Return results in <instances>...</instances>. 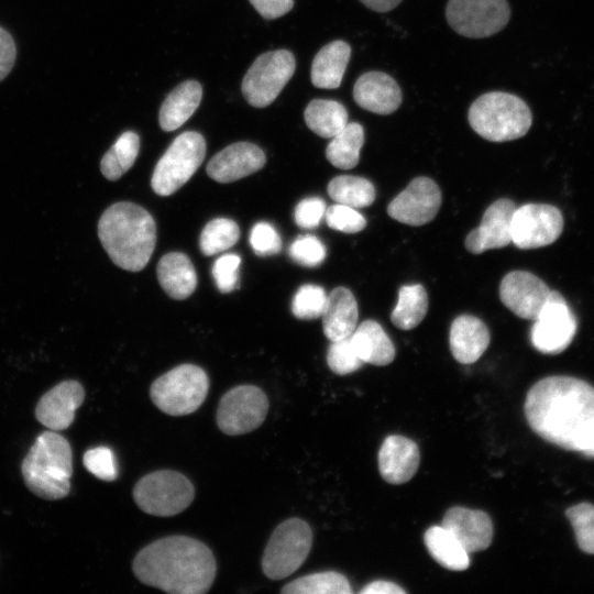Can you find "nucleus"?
I'll list each match as a JSON object with an SVG mask.
<instances>
[{
  "mask_svg": "<svg viewBox=\"0 0 594 594\" xmlns=\"http://www.w3.org/2000/svg\"><path fill=\"white\" fill-rule=\"evenodd\" d=\"M353 98L363 109L377 114H391L403 100L398 84L383 72L361 75L353 87Z\"/></svg>",
  "mask_w": 594,
  "mask_h": 594,
  "instance_id": "4be33fe9",
  "label": "nucleus"
},
{
  "mask_svg": "<svg viewBox=\"0 0 594 594\" xmlns=\"http://www.w3.org/2000/svg\"><path fill=\"white\" fill-rule=\"evenodd\" d=\"M563 216L548 204H526L516 207L512 218V243L531 250L553 243L562 233Z\"/></svg>",
  "mask_w": 594,
  "mask_h": 594,
  "instance_id": "4468645a",
  "label": "nucleus"
},
{
  "mask_svg": "<svg viewBox=\"0 0 594 594\" xmlns=\"http://www.w3.org/2000/svg\"><path fill=\"white\" fill-rule=\"evenodd\" d=\"M295 69L296 59L287 50L261 54L244 75L241 85L243 97L252 107L270 106L293 77Z\"/></svg>",
  "mask_w": 594,
  "mask_h": 594,
  "instance_id": "9d476101",
  "label": "nucleus"
},
{
  "mask_svg": "<svg viewBox=\"0 0 594 594\" xmlns=\"http://www.w3.org/2000/svg\"><path fill=\"white\" fill-rule=\"evenodd\" d=\"M290 258L305 267H316L320 265L327 255L322 242L315 235L298 237L289 246Z\"/></svg>",
  "mask_w": 594,
  "mask_h": 594,
  "instance_id": "ea45409f",
  "label": "nucleus"
},
{
  "mask_svg": "<svg viewBox=\"0 0 594 594\" xmlns=\"http://www.w3.org/2000/svg\"><path fill=\"white\" fill-rule=\"evenodd\" d=\"M209 391L207 373L195 364H180L157 377L150 387L153 404L170 416L195 413Z\"/></svg>",
  "mask_w": 594,
  "mask_h": 594,
  "instance_id": "423d86ee",
  "label": "nucleus"
},
{
  "mask_svg": "<svg viewBox=\"0 0 594 594\" xmlns=\"http://www.w3.org/2000/svg\"><path fill=\"white\" fill-rule=\"evenodd\" d=\"M551 293L549 286L535 274L527 271H512L499 285L502 302L516 316L535 320Z\"/></svg>",
  "mask_w": 594,
  "mask_h": 594,
  "instance_id": "dca6fc26",
  "label": "nucleus"
},
{
  "mask_svg": "<svg viewBox=\"0 0 594 594\" xmlns=\"http://www.w3.org/2000/svg\"><path fill=\"white\" fill-rule=\"evenodd\" d=\"M268 411L266 394L254 385H239L228 391L220 399L216 420L219 429L229 436L257 429Z\"/></svg>",
  "mask_w": 594,
  "mask_h": 594,
  "instance_id": "f8f14e48",
  "label": "nucleus"
},
{
  "mask_svg": "<svg viewBox=\"0 0 594 594\" xmlns=\"http://www.w3.org/2000/svg\"><path fill=\"white\" fill-rule=\"evenodd\" d=\"M351 56V47L344 41L324 45L315 56L310 78L317 88L336 89L340 86Z\"/></svg>",
  "mask_w": 594,
  "mask_h": 594,
  "instance_id": "bb28decb",
  "label": "nucleus"
},
{
  "mask_svg": "<svg viewBox=\"0 0 594 594\" xmlns=\"http://www.w3.org/2000/svg\"><path fill=\"white\" fill-rule=\"evenodd\" d=\"M525 415L531 429L565 450L594 458V387L570 376H549L528 392Z\"/></svg>",
  "mask_w": 594,
  "mask_h": 594,
  "instance_id": "f257e3e1",
  "label": "nucleus"
},
{
  "mask_svg": "<svg viewBox=\"0 0 594 594\" xmlns=\"http://www.w3.org/2000/svg\"><path fill=\"white\" fill-rule=\"evenodd\" d=\"M250 244L258 256H270L279 253L282 239L276 229L268 222H257L250 232Z\"/></svg>",
  "mask_w": 594,
  "mask_h": 594,
  "instance_id": "c03bdc74",
  "label": "nucleus"
},
{
  "mask_svg": "<svg viewBox=\"0 0 594 594\" xmlns=\"http://www.w3.org/2000/svg\"><path fill=\"white\" fill-rule=\"evenodd\" d=\"M329 369L338 375H346L361 369L364 362L353 349L350 337L333 341L327 352Z\"/></svg>",
  "mask_w": 594,
  "mask_h": 594,
  "instance_id": "58836bf2",
  "label": "nucleus"
},
{
  "mask_svg": "<svg viewBox=\"0 0 594 594\" xmlns=\"http://www.w3.org/2000/svg\"><path fill=\"white\" fill-rule=\"evenodd\" d=\"M530 330V341L544 354H558L572 342L576 332V319L563 296L551 290L547 302Z\"/></svg>",
  "mask_w": 594,
  "mask_h": 594,
  "instance_id": "ddd939ff",
  "label": "nucleus"
},
{
  "mask_svg": "<svg viewBox=\"0 0 594 594\" xmlns=\"http://www.w3.org/2000/svg\"><path fill=\"white\" fill-rule=\"evenodd\" d=\"M580 549L594 554V506L587 503L578 504L566 509Z\"/></svg>",
  "mask_w": 594,
  "mask_h": 594,
  "instance_id": "4c0bfd02",
  "label": "nucleus"
},
{
  "mask_svg": "<svg viewBox=\"0 0 594 594\" xmlns=\"http://www.w3.org/2000/svg\"><path fill=\"white\" fill-rule=\"evenodd\" d=\"M406 593L399 585L388 581H374L366 584L360 594H404Z\"/></svg>",
  "mask_w": 594,
  "mask_h": 594,
  "instance_id": "09e8293b",
  "label": "nucleus"
},
{
  "mask_svg": "<svg viewBox=\"0 0 594 594\" xmlns=\"http://www.w3.org/2000/svg\"><path fill=\"white\" fill-rule=\"evenodd\" d=\"M240 239L237 222L228 218H216L209 221L201 231L199 246L207 256L229 250Z\"/></svg>",
  "mask_w": 594,
  "mask_h": 594,
  "instance_id": "c9c22d12",
  "label": "nucleus"
},
{
  "mask_svg": "<svg viewBox=\"0 0 594 594\" xmlns=\"http://www.w3.org/2000/svg\"><path fill=\"white\" fill-rule=\"evenodd\" d=\"M304 118L314 133L326 139H332L348 124V111L336 100H311L305 109Z\"/></svg>",
  "mask_w": 594,
  "mask_h": 594,
  "instance_id": "c756f323",
  "label": "nucleus"
},
{
  "mask_svg": "<svg viewBox=\"0 0 594 594\" xmlns=\"http://www.w3.org/2000/svg\"><path fill=\"white\" fill-rule=\"evenodd\" d=\"M365 7L376 12H387L396 8L402 0H360Z\"/></svg>",
  "mask_w": 594,
  "mask_h": 594,
  "instance_id": "8fccbe9b",
  "label": "nucleus"
},
{
  "mask_svg": "<svg viewBox=\"0 0 594 594\" xmlns=\"http://www.w3.org/2000/svg\"><path fill=\"white\" fill-rule=\"evenodd\" d=\"M430 556L443 568L463 571L470 565L469 552L443 526H432L424 535Z\"/></svg>",
  "mask_w": 594,
  "mask_h": 594,
  "instance_id": "c85d7f7f",
  "label": "nucleus"
},
{
  "mask_svg": "<svg viewBox=\"0 0 594 594\" xmlns=\"http://www.w3.org/2000/svg\"><path fill=\"white\" fill-rule=\"evenodd\" d=\"M253 8L266 20L285 15L294 7V0H249Z\"/></svg>",
  "mask_w": 594,
  "mask_h": 594,
  "instance_id": "de8ad7c7",
  "label": "nucleus"
},
{
  "mask_svg": "<svg viewBox=\"0 0 594 594\" xmlns=\"http://www.w3.org/2000/svg\"><path fill=\"white\" fill-rule=\"evenodd\" d=\"M446 18L458 34L481 38L506 26L510 8L507 0H449Z\"/></svg>",
  "mask_w": 594,
  "mask_h": 594,
  "instance_id": "9b49d317",
  "label": "nucleus"
},
{
  "mask_svg": "<svg viewBox=\"0 0 594 594\" xmlns=\"http://www.w3.org/2000/svg\"><path fill=\"white\" fill-rule=\"evenodd\" d=\"M351 343L364 363L384 366L393 362L395 346L382 326L374 320H365L359 324L352 336Z\"/></svg>",
  "mask_w": 594,
  "mask_h": 594,
  "instance_id": "cd10ccee",
  "label": "nucleus"
},
{
  "mask_svg": "<svg viewBox=\"0 0 594 594\" xmlns=\"http://www.w3.org/2000/svg\"><path fill=\"white\" fill-rule=\"evenodd\" d=\"M284 594H351L348 579L336 571H324L298 578L286 584Z\"/></svg>",
  "mask_w": 594,
  "mask_h": 594,
  "instance_id": "f704fd0d",
  "label": "nucleus"
},
{
  "mask_svg": "<svg viewBox=\"0 0 594 594\" xmlns=\"http://www.w3.org/2000/svg\"><path fill=\"white\" fill-rule=\"evenodd\" d=\"M471 128L492 142L513 141L524 136L532 123V114L518 96L491 91L480 96L468 114Z\"/></svg>",
  "mask_w": 594,
  "mask_h": 594,
  "instance_id": "39448f33",
  "label": "nucleus"
},
{
  "mask_svg": "<svg viewBox=\"0 0 594 594\" xmlns=\"http://www.w3.org/2000/svg\"><path fill=\"white\" fill-rule=\"evenodd\" d=\"M132 569L139 581L173 594H204L211 587L217 563L211 550L188 536H168L141 549Z\"/></svg>",
  "mask_w": 594,
  "mask_h": 594,
  "instance_id": "f03ea898",
  "label": "nucleus"
},
{
  "mask_svg": "<svg viewBox=\"0 0 594 594\" xmlns=\"http://www.w3.org/2000/svg\"><path fill=\"white\" fill-rule=\"evenodd\" d=\"M139 151V135L133 131L123 132L101 158L102 175L108 180H118L133 166Z\"/></svg>",
  "mask_w": 594,
  "mask_h": 594,
  "instance_id": "473e14b6",
  "label": "nucleus"
},
{
  "mask_svg": "<svg viewBox=\"0 0 594 594\" xmlns=\"http://www.w3.org/2000/svg\"><path fill=\"white\" fill-rule=\"evenodd\" d=\"M312 543L310 526L300 518L280 522L264 549L262 571L270 580L293 574L306 560Z\"/></svg>",
  "mask_w": 594,
  "mask_h": 594,
  "instance_id": "6e6552de",
  "label": "nucleus"
},
{
  "mask_svg": "<svg viewBox=\"0 0 594 594\" xmlns=\"http://www.w3.org/2000/svg\"><path fill=\"white\" fill-rule=\"evenodd\" d=\"M324 217L328 227L344 233H356L366 227L365 218L355 208L342 204L328 207Z\"/></svg>",
  "mask_w": 594,
  "mask_h": 594,
  "instance_id": "a19ab883",
  "label": "nucleus"
},
{
  "mask_svg": "<svg viewBox=\"0 0 594 594\" xmlns=\"http://www.w3.org/2000/svg\"><path fill=\"white\" fill-rule=\"evenodd\" d=\"M363 143V127L358 122H348L329 142L326 157L337 168L351 169L359 163Z\"/></svg>",
  "mask_w": 594,
  "mask_h": 594,
  "instance_id": "7c9ffc66",
  "label": "nucleus"
},
{
  "mask_svg": "<svg viewBox=\"0 0 594 594\" xmlns=\"http://www.w3.org/2000/svg\"><path fill=\"white\" fill-rule=\"evenodd\" d=\"M327 294L321 286L305 284L298 288L292 300L293 315L301 320H311L322 316Z\"/></svg>",
  "mask_w": 594,
  "mask_h": 594,
  "instance_id": "e433bc0d",
  "label": "nucleus"
},
{
  "mask_svg": "<svg viewBox=\"0 0 594 594\" xmlns=\"http://www.w3.org/2000/svg\"><path fill=\"white\" fill-rule=\"evenodd\" d=\"M321 317L323 333L331 342L351 337L359 319L358 302L352 292L342 286L332 289Z\"/></svg>",
  "mask_w": 594,
  "mask_h": 594,
  "instance_id": "b1692460",
  "label": "nucleus"
},
{
  "mask_svg": "<svg viewBox=\"0 0 594 594\" xmlns=\"http://www.w3.org/2000/svg\"><path fill=\"white\" fill-rule=\"evenodd\" d=\"M514 201L502 198L485 210L481 223L465 238V248L472 254L501 249L512 243V218L516 209Z\"/></svg>",
  "mask_w": 594,
  "mask_h": 594,
  "instance_id": "a211bd4d",
  "label": "nucleus"
},
{
  "mask_svg": "<svg viewBox=\"0 0 594 594\" xmlns=\"http://www.w3.org/2000/svg\"><path fill=\"white\" fill-rule=\"evenodd\" d=\"M240 263L241 257L233 253L223 254L215 261L211 273L220 293L228 294L238 287Z\"/></svg>",
  "mask_w": 594,
  "mask_h": 594,
  "instance_id": "37998d69",
  "label": "nucleus"
},
{
  "mask_svg": "<svg viewBox=\"0 0 594 594\" xmlns=\"http://www.w3.org/2000/svg\"><path fill=\"white\" fill-rule=\"evenodd\" d=\"M490 340L486 324L474 316L461 315L451 324L450 350L453 358L462 364L476 362L486 351Z\"/></svg>",
  "mask_w": 594,
  "mask_h": 594,
  "instance_id": "5701e85b",
  "label": "nucleus"
},
{
  "mask_svg": "<svg viewBox=\"0 0 594 594\" xmlns=\"http://www.w3.org/2000/svg\"><path fill=\"white\" fill-rule=\"evenodd\" d=\"M85 468L102 481H113L118 476L116 458L108 447H96L85 452L82 458Z\"/></svg>",
  "mask_w": 594,
  "mask_h": 594,
  "instance_id": "79ce46f5",
  "label": "nucleus"
},
{
  "mask_svg": "<svg viewBox=\"0 0 594 594\" xmlns=\"http://www.w3.org/2000/svg\"><path fill=\"white\" fill-rule=\"evenodd\" d=\"M97 231L110 260L125 271L143 270L155 249V220L134 202L119 201L108 207L98 221Z\"/></svg>",
  "mask_w": 594,
  "mask_h": 594,
  "instance_id": "7ed1b4c3",
  "label": "nucleus"
},
{
  "mask_svg": "<svg viewBox=\"0 0 594 594\" xmlns=\"http://www.w3.org/2000/svg\"><path fill=\"white\" fill-rule=\"evenodd\" d=\"M264 152L250 142H237L218 152L207 164L208 176L218 183H232L260 170Z\"/></svg>",
  "mask_w": 594,
  "mask_h": 594,
  "instance_id": "6ab92c4d",
  "label": "nucleus"
},
{
  "mask_svg": "<svg viewBox=\"0 0 594 594\" xmlns=\"http://www.w3.org/2000/svg\"><path fill=\"white\" fill-rule=\"evenodd\" d=\"M84 399L85 389L78 381H63L40 398L35 407V417L50 430H65L73 424L75 413Z\"/></svg>",
  "mask_w": 594,
  "mask_h": 594,
  "instance_id": "f3484780",
  "label": "nucleus"
},
{
  "mask_svg": "<svg viewBox=\"0 0 594 594\" xmlns=\"http://www.w3.org/2000/svg\"><path fill=\"white\" fill-rule=\"evenodd\" d=\"M206 141L196 131L176 136L158 160L151 186L158 196H169L185 185L201 165L206 155Z\"/></svg>",
  "mask_w": 594,
  "mask_h": 594,
  "instance_id": "1a4fd4ad",
  "label": "nucleus"
},
{
  "mask_svg": "<svg viewBox=\"0 0 594 594\" xmlns=\"http://www.w3.org/2000/svg\"><path fill=\"white\" fill-rule=\"evenodd\" d=\"M21 473L26 487L38 497L64 498L73 475L70 443L56 431L42 432L23 459Z\"/></svg>",
  "mask_w": 594,
  "mask_h": 594,
  "instance_id": "20e7f679",
  "label": "nucleus"
},
{
  "mask_svg": "<svg viewBox=\"0 0 594 594\" xmlns=\"http://www.w3.org/2000/svg\"><path fill=\"white\" fill-rule=\"evenodd\" d=\"M16 58V46L11 34L0 26V81L11 72Z\"/></svg>",
  "mask_w": 594,
  "mask_h": 594,
  "instance_id": "49530a36",
  "label": "nucleus"
},
{
  "mask_svg": "<svg viewBox=\"0 0 594 594\" xmlns=\"http://www.w3.org/2000/svg\"><path fill=\"white\" fill-rule=\"evenodd\" d=\"M428 295L420 284L404 285L398 292V301L392 311L393 324L402 330L416 328L428 311Z\"/></svg>",
  "mask_w": 594,
  "mask_h": 594,
  "instance_id": "2f4dec72",
  "label": "nucleus"
},
{
  "mask_svg": "<svg viewBox=\"0 0 594 594\" xmlns=\"http://www.w3.org/2000/svg\"><path fill=\"white\" fill-rule=\"evenodd\" d=\"M328 195L337 204L352 208L371 206L375 200V187L366 178L340 175L332 178L327 187Z\"/></svg>",
  "mask_w": 594,
  "mask_h": 594,
  "instance_id": "72a5a7b5",
  "label": "nucleus"
},
{
  "mask_svg": "<svg viewBox=\"0 0 594 594\" xmlns=\"http://www.w3.org/2000/svg\"><path fill=\"white\" fill-rule=\"evenodd\" d=\"M157 279L172 298L183 300L196 289L197 274L190 258L182 252H169L162 256L156 268Z\"/></svg>",
  "mask_w": 594,
  "mask_h": 594,
  "instance_id": "393cba45",
  "label": "nucleus"
},
{
  "mask_svg": "<svg viewBox=\"0 0 594 594\" xmlns=\"http://www.w3.org/2000/svg\"><path fill=\"white\" fill-rule=\"evenodd\" d=\"M202 97L201 85L186 80L176 86L165 98L158 113L162 130L174 131L182 127L197 110Z\"/></svg>",
  "mask_w": 594,
  "mask_h": 594,
  "instance_id": "a878e982",
  "label": "nucleus"
},
{
  "mask_svg": "<svg viewBox=\"0 0 594 594\" xmlns=\"http://www.w3.org/2000/svg\"><path fill=\"white\" fill-rule=\"evenodd\" d=\"M191 482L182 473L160 470L144 475L133 488V498L146 514L169 517L185 510L194 501Z\"/></svg>",
  "mask_w": 594,
  "mask_h": 594,
  "instance_id": "0eeeda50",
  "label": "nucleus"
},
{
  "mask_svg": "<svg viewBox=\"0 0 594 594\" xmlns=\"http://www.w3.org/2000/svg\"><path fill=\"white\" fill-rule=\"evenodd\" d=\"M470 552L485 550L493 539V522L490 516L479 509L460 506L449 508L442 524Z\"/></svg>",
  "mask_w": 594,
  "mask_h": 594,
  "instance_id": "aec40b11",
  "label": "nucleus"
},
{
  "mask_svg": "<svg viewBox=\"0 0 594 594\" xmlns=\"http://www.w3.org/2000/svg\"><path fill=\"white\" fill-rule=\"evenodd\" d=\"M441 191L428 177L414 178L387 206L391 218L408 224L422 226L430 222L441 206Z\"/></svg>",
  "mask_w": 594,
  "mask_h": 594,
  "instance_id": "2eb2a0df",
  "label": "nucleus"
},
{
  "mask_svg": "<svg viewBox=\"0 0 594 594\" xmlns=\"http://www.w3.org/2000/svg\"><path fill=\"white\" fill-rule=\"evenodd\" d=\"M419 462L418 446L399 435L386 437L378 451L380 473L391 484L408 482L417 472Z\"/></svg>",
  "mask_w": 594,
  "mask_h": 594,
  "instance_id": "412c9836",
  "label": "nucleus"
},
{
  "mask_svg": "<svg viewBox=\"0 0 594 594\" xmlns=\"http://www.w3.org/2000/svg\"><path fill=\"white\" fill-rule=\"evenodd\" d=\"M324 212V201L319 197H309L297 204L294 220L302 229H314L319 226Z\"/></svg>",
  "mask_w": 594,
  "mask_h": 594,
  "instance_id": "a18cd8bd",
  "label": "nucleus"
}]
</instances>
